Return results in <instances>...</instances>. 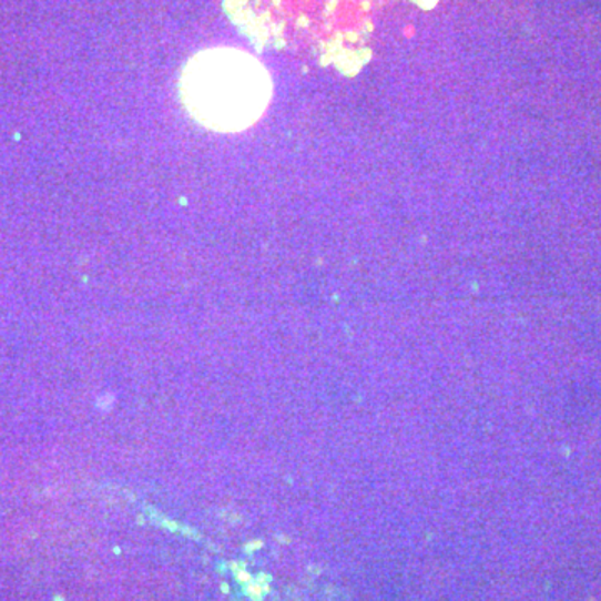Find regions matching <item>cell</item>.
Here are the masks:
<instances>
[{
    "label": "cell",
    "mask_w": 601,
    "mask_h": 601,
    "mask_svg": "<svg viewBox=\"0 0 601 601\" xmlns=\"http://www.w3.org/2000/svg\"><path fill=\"white\" fill-rule=\"evenodd\" d=\"M181 99L204 128L240 132L251 128L271 101L269 74L257 59L237 49H207L183 69Z\"/></svg>",
    "instance_id": "obj_1"
}]
</instances>
